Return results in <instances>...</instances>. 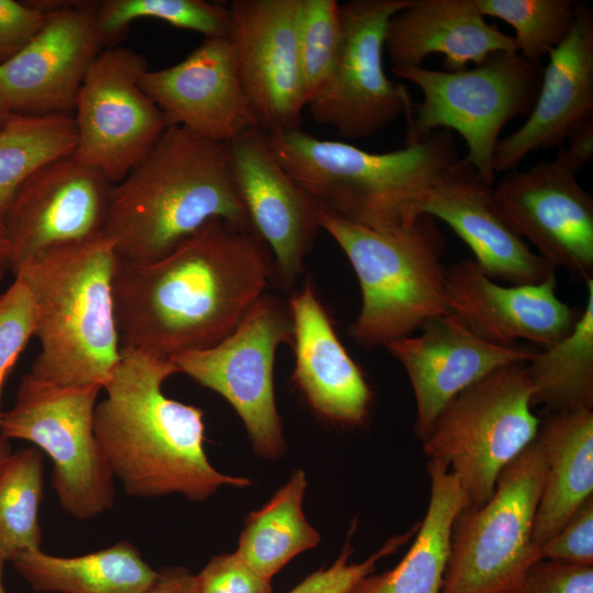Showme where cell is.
Returning <instances> with one entry per match:
<instances>
[{"label":"cell","instance_id":"cell-1","mask_svg":"<svg viewBox=\"0 0 593 593\" xmlns=\"http://www.w3.org/2000/svg\"><path fill=\"white\" fill-rule=\"evenodd\" d=\"M273 258L251 231L215 219L158 260L118 258L113 276L122 348L161 358L210 348L264 294Z\"/></svg>","mask_w":593,"mask_h":593},{"label":"cell","instance_id":"cell-2","mask_svg":"<svg viewBox=\"0 0 593 593\" xmlns=\"http://www.w3.org/2000/svg\"><path fill=\"white\" fill-rule=\"evenodd\" d=\"M175 373L170 359L121 347L93 414L94 435L112 475L131 496L181 494L197 502L224 485H250L249 479L211 465L203 448L204 412L163 391Z\"/></svg>","mask_w":593,"mask_h":593},{"label":"cell","instance_id":"cell-3","mask_svg":"<svg viewBox=\"0 0 593 593\" xmlns=\"http://www.w3.org/2000/svg\"><path fill=\"white\" fill-rule=\"evenodd\" d=\"M215 219L254 232L234 182L227 144L172 125L111 187L103 235L120 260L146 264Z\"/></svg>","mask_w":593,"mask_h":593},{"label":"cell","instance_id":"cell-4","mask_svg":"<svg viewBox=\"0 0 593 593\" xmlns=\"http://www.w3.org/2000/svg\"><path fill=\"white\" fill-rule=\"evenodd\" d=\"M118 262L104 235L47 249L12 272L35 303L41 351L30 373L58 385L102 388L121 355L113 276Z\"/></svg>","mask_w":593,"mask_h":593},{"label":"cell","instance_id":"cell-5","mask_svg":"<svg viewBox=\"0 0 593 593\" xmlns=\"http://www.w3.org/2000/svg\"><path fill=\"white\" fill-rule=\"evenodd\" d=\"M278 161L322 211L387 227L411 223L433 184L459 160L452 134L437 130L385 153L318 138L301 128L267 135Z\"/></svg>","mask_w":593,"mask_h":593},{"label":"cell","instance_id":"cell-6","mask_svg":"<svg viewBox=\"0 0 593 593\" xmlns=\"http://www.w3.org/2000/svg\"><path fill=\"white\" fill-rule=\"evenodd\" d=\"M318 222L348 258L359 281L361 309L349 328L365 348L384 346L448 311L445 240L436 219L368 227L318 209Z\"/></svg>","mask_w":593,"mask_h":593},{"label":"cell","instance_id":"cell-7","mask_svg":"<svg viewBox=\"0 0 593 593\" xmlns=\"http://www.w3.org/2000/svg\"><path fill=\"white\" fill-rule=\"evenodd\" d=\"M526 362L501 367L450 400L422 439L429 460L448 466L466 506L479 507L494 493L500 473L535 439Z\"/></svg>","mask_w":593,"mask_h":593},{"label":"cell","instance_id":"cell-8","mask_svg":"<svg viewBox=\"0 0 593 593\" xmlns=\"http://www.w3.org/2000/svg\"><path fill=\"white\" fill-rule=\"evenodd\" d=\"M540 63L517 52L491 55L459 71L423 66L391 67L399 79L415 85L423 101L409 119L406 139H423L437 130L455 131L465 141L463 158L490 186H494L493 159L500 133L517 116H528L542 77Z\"/></svg>","mask_w":593,"mask_h":593},{"label":"cell","instance_id":"cell-9","mask_svg":"<svg viewBox=\"0 0 593 593\" xmlns=\"http://www.w3.org/2000/svg\"><path fill=\"white\" fill-rule=\"evenodd\" d=\"M546 473L535 439L500 473L491 499L457 515L441 593H519L539 559L533 541Z\"/></svg>","mask_w":593,"mask_h":593},{"label":"cell","instance_id":"cell-10","mask_svg":"<svg viewBox=\"0 0 593 593\" xmlns=\"http://www.w3.org/2000/svg\"><path fill=\"white\" fill-rule=\"evenodd\" d=\"M101 385H58L25 373L13 405L2 413L0 435L20 439L53 462L52 488L64 512L92 519L111 510L114 485L93 429Z\"/></svg>","mask_w":593,"mask_h":593},{"label":"cell","instance_id":"cell-11","mask_svg":"<svg viewBox=\"0 0 593 593\" xmlns=\"http://www.w3.org/2000/svg\"><path fill=\"white\" fill-rule=\"evenodd\" d=\"M289 305L262 294L235 329L216 345L172 357L178 372L222 395L244 423L255 452L272 459L284 449L273 389L281 343L292 344Z\"/></svg>","mask_w":593,"mask_h":593},{"label":"cell","instance_id":"cell-12","mask_svg":"<svg viewBox=\"0 0 593 593\" xmlns=\"http://www.w3.org/2000/svg\"><path fill=\"white\" fill-rule=\"evenodd\" d=\"M146 58L125 47L102 49L78 91L74 156L115 184L155 147L170 126L139 85Z\"/></svg>","mask_w":593,"mask_h":593},{"label":"cell","instance_id":"cell-13","mask_svg":"<svg viewBox=\"0 0 593 593\" xmlns=\"http://www.w3.org/2000/svg\"><path fill=\"white\" fill-rule=\"evenodd\" d=\"M411 1L350 0L340 4V55L329 82L307 104L315 123L333 127L345 138L360 139L412 113L405 86L389 79L383 67L388 23Z\"/></svg>","mask_w":593,"mask_h":593},{"label":"cell","instance_id":"cell-14","mask_svg":"<svg viewBox=\"0 0 593 593\" xmlns=\"http://www.w3.org/2000/svg\"><path fill=\"white\" fill-rule=\"evenodd\" d=\"M493 192L510 224L542 259L574 280L593 279V197L558 154L505 172Z\"/></svg>","mask_w":593,"mask_h":593},{"label":"cell","instance_id":"cell-15","mask_svg":"<svg viewBox=\"0 0 593 593\" xmlns=\"http://www.w3.org/2000/svg\"><path fill=\"white\" fill-rule=\"evenodd\" d=\"M301 0H234L228 36L237 75L267 135L300 128L306 107L298 54Z\"/></svg>","mask_w":593,"mask_h":593},{"label":"cell","instance_id":"cell-16","mask_svg":"<svg viewBox=\"0 0 593 593\" xmlns=\"http://www.w3.org/2000/svg\"><path fill=\"white\" fill-rule=\"evenodd\" d=\"M111 187L74 155L34 172L16 192L2 224L10 269L47 249L103 235Z\"/></svg>","mask_w":593,"mask_h":593},{"label":"cell","instance_id":"cell-17","mask_svg":"<svg viewBox=\"0 0 593 593\" xmlns=\"http://www.w3.org/2000/svg\"><path fill=\"white\" fill-rule=\"evenodd\" d=\"M226 144L234 182L253 231L272 254L271 280L288 289L302 273L304 259L322 230L318 206L278 161L264 131L248 128Z\"/></svg>","mask_w":593,"mask_h":593},{"label":"cell","instance_id":"cell-18","mask_svg":"<svg viewBox=\"0 0 593 593\" xmlns=\"http://www.w3.org/2000/svg\"><path fill=\"white\" fill-rule=\"evenodd\" d=\"M44 5L48 14L41 31L0 65V97L13 114L67 115L101 52L97 4Z\"/></svg>","mask_w":593,"mask_h":593},{"label":"cell","instance_id":"cell-19","mask_svg":"<svg viewBox=\"0 0 593 593\" xmlns=\"http://www.w3.org/2000/svg\"><path fill=\"white\" fill-rule=\"evenodd\" d=\"M556 290L557 277L538 284L501 286L470 258L446 268L448 311L497 346L527 340L544 349L566 338L581 311L561 301Z\"/></svg>","mask_w":593,"mask_h":593},{"label":"cell","instance_id":"cell-20","mask_svg":"<svg viewBox=\"0 0 593 593\" xmlns=\"http://www.w3.org/2000/svg\"><path fill=\"white\" fill-rule=\"evenodd\" d=\"M139 85L170 126L221 143L258 127L228 37L204 38L181 61L158 70L148 68Z\"/></svg>","mask_w":593,"mask_h":593},{"label":"cell","instance_id":"cell-21","mask_svg":"<svg viewBox=\"0 0 593 593\" xmlns=\"http://www.w3.org/2000/svg\"><path fill=\"white\" fill-rule=\"evenodd\" d=\"M419 329V335L392 340L384 347L411 381L417 409L415 432L421 439L462 390L501 367L529 361L538 351L523 345L489 343L451 312L430 318Z\"/></svg>","mask_w":593,"mask_h":593},{"label":"cell","instance_id":"cell-22","mask_svg":"<svg viewBox=\"0 0 593 593\" xmlns=\"http://www.w3.org/2000/svg\"><path fill=\"white\" fill-rule=\"evenodd\" d=\"M419 214L441 220L469 246L474 262L491 279L508 284H538L556 269L533 251L500 208L493 186L459 159L433 184Z\"/></svg>","mask_w":593,"mask_h":593},{"label":"cell","instance_id":"cell-23","mask_svg":"<svg viewBox=\"0 0 593 593\" xmlns=\"http://www.w3.org/2000/svg\"><path fill=\"white\" fill-rule=\"evenodd\" d=\"M592 118L593 14L579 2L571 30L548 55L533 110L521 127L496 145L494 172L516 169L535 150L560 147Z\"/></svg>","mask_w":593,"mask_h":593},{"label":"cell","instance_id":"cell-24","mask_svg":"<svg viewBox=\"0 0 593 593\" xmlns=\"http://www.w3.org/2000/svg\"><path fill=\"white\" fill-rule=\"evenodd\" d=\"M288 305L293 326L295 385L323 418L340 425H360L368 417L372 391L337 337L313 287L306 283Z\"/></svg>","mask_w":593,"mask_h":593},{"label":"cell","instance_id":"cell-25","mask_svg":"<svg viewBox=\"0 0 593 593\" xmlns=\"http://www.w3.org/2000/svg\"><path fill=\"white\" fill-rule=\"evenodd\" d=\"M384 48L392 67H418L429 55L440 54L447 71L516 52L513 35L488 23L475 0H412L390 19Z\"/></svg>","mask_w":593,"mask_h":593},{"label":"cell","instance_id":"cell-26","mask_svg":"<svg viewBox=\"0 0 593 593\" xmlns=\"http://www.w3.org/2000/svg\"><path fill=\"white\" fill-rule=\"evenodd\" d=\"M536 439L546 461L533 530L539 547L593 496V411L547 413Z\"/></svg>","mask_w":593,"mask_h":593},{"label":"cell","instance_id":"cell-27","mask_svg":"<svg viewBox=\"0 0 593 593\" xmlns=\"http://www.w3.org/2000/svg\"><path fill=\"white\" fill-rule=\"evenodd\" d=\"M429 501L414 541L392 570L366 577L351 593H441L454 522L466 506L448 466L429 460Z\"/></svg>","mask_w":593,"mask_h":593},{"label":"cell","instance_id":"cell-28","mask_svg":"<svg viewBox=\"0 0 593 593\" xmlns=\"http://www.w3.org/2000/svg\"><path fill=\"white\" fill-rule=\"evenodd\" d=\"M11 562L38 593H145L157 575L128 541L75 557L54 556L40 548Z\"/></svg>","mask_w":593,"mask_h":593},{"label":"cell","instance_id":"cell-29","mask_svg":"<svg viewBox=\"0 0 593 593\" xmlns=\"http://www.w3.org/2000/svg\"><path fill=\"white\" fill-rule=\"evenodd\" d=\"M306 486L305 472L295 470L272 497L245 521L235 552L267 580L271 581L291 559L320 541V534L302 511Z\"/></svg>","mask_w":593,"mask_h":593},{"label":"cell","instance_id":"cell-30","mask_svg":"<svg viewBox=\"0 0 593 593\" xmlns=\"http://www.w3.org/2000/svg\"><path fill=\"white\" fill-rule=\"evenodd\" d=\"M585 284V305L573 331L526 362L533 405L547 413L593 407V279Z\"/></svg>","mask_w":593,"mask_h":593},{"label":"cell","instance_id":"cell-31","mask_svg":"<svg viewBox=\"0 0 593 593\" xmlns=\"http://www.w3.org/2000/svg\"><path fill=\"white\" fill-rule=\"evenodd\" d=\"M74 118L64 114H11L0 127V227L22 184L40 168L72 155Z\"/></svg>","mask_w":593,"mask_h":593},{"label":"cell","instance_id":"cell-32","mask_svg":"<svg viewBox=\"0 0 593 593\" xmlns=\"http://www.w3.org/2000/svg\"><path fill=\"white\" fill-rule=\"evenodd\" d=\"M44 459L34 446L13 451L0 472V557L7 562L41 548Z\"/></svg>","mask_w":593,"mask_h":593},{"label":"cell","instance_id":"cell-33","mask_svg":"<svg viewBox=\"0 0 593 593\" xmlns=\"http://www.w3.org/2000/svg\"><path fill=\"white\" fill-rule=\"evenodd\" d=\"M156 19L175 27L200 33L204 38L228 37L227 7L204 0H105L96 5V27L102 45H115L130 24Z\"/></svg>","mask_w":593,"mask_h":593},{"label":"cell","instance_id":"cell-34","mask_svg":"<svg viewBox=\"0 0 593 593\" xmlns=\"http://www.w3.org/2000/svg\"><path fill=\"white\" fill-rule=\"evenodd\" d=\"M483 16L500 19L511 25L516 52L540 63L568 35L579 2L573 0H475Z\"/></svg>","mask_w":593,"mask_h":593},{"label":"cell","instance_id":"cell-35","mask_svg":"<svg viewBox=\"0 0 593 593\" xmlns=\"http://www.w3.org/2000/svg\"><path fill=\"white\" fill-rule=\"evenodd\" d=\"M343 38L342 8L336 0H301L298 54L306 107L329 82Z\"/></svg>","mask_w":593,"mask_h":593},{"label":"cell","instance_id":"cell-36","mask_svg":"<svg viewBox=\"0 0 593 593\" xmlns=\"http://www.w3.org/2000/svg\"><path fill=\"white\" fill-rule=\"evenodd\" d=\"M35 303L18 278L0 295V421L2 392L7 378L29 340L34 336Z\"/></svg>","mask_w":593,"mask_h":593},{"label":"cell","instance_id":"cell-37","mask_svg":"<svg viewBox=\"0 0 593 593\" xmlns=\"http://www.w3.org/2000/svg\"><path fill=\"white\" fill-rule=\"evenodd\" d=\"M418 524L404 534L389 538L384 545L361 562L350 561L354 549L350 536L338 558L328 568H322L294 586L289 593H351L354 589L376 570L377 563L395 552L415 535Z\"/></svg>","mask_w":593,"mask_h":593},{"label":"cell","instance_id":"cell-38","mask_svg":"<svg viewBox=\"0 0 593 593\" xmlns=\"http://www.w3.org/2000/svg\"><path fill=\"white\" fill-rule=\"evenodd\" d=\"M194 593H271V583L236 552H225L212 557L194 575Z\"/></svg>","mask_w":593,"mask_h":593},{"label":"cell","instance_id":"cell-39","mask_svg":"<svg viewBox=\"0 0 593 593\" xmlns=\"http://www.w3.org/2000/svg\"><path fill=\"white\" fill-rule=\"evenodd\" d=\"M541 559L593 566V496L552 537L539 546Z\"/></svg>","mask_w":593,"mask_h":593},{"label":"cell","instance_id":"cell-40","mask_svg":"<svg viewBox=\"0 0 593 593\" xmlns=\"http://www.w3.org/2000/svg\"><path fill=\"white\" fill-rule=\"evenodd\" d=\"M47 8L37 2L0 0V65L24 48L41 31Z\"/></svg>","mask_w":593,"mask_h":593},{"label":"cell","instance_id":"cell-41","mask_svg":"<svg viewBox=\"0 0 593 593\" xmlns=\"http://www.w3.org/2000/svg\"><path fill=\"white\" fill-rule=\"evenodd\" d=\"M519 593H593V566L539 559L527 571Z\"/></svg>","mask_w":593,"mask_h":593},{"label":"cell","instance_id":"cell-42","mask_svg":"<svg viewBox=\"0 0 593 593\" xmlns=\"http://www.w3.org/2000/svg\"><path fill=\"white\" fill-rule=\"evenodd\" d=\"M557 154L578 175L593 157V118L575 127Z\"/></svg>","mask_w":593,"mask_h":593},{"label":"cell","instance_id":"cell-43","mask_svg":"<svg viewBox=\"0 0 593 593\" xmlns=\"http://www.w3.org/2000/svg\"><path fill=\"white\" fill-rule=\"evenodd\" d=\"M145 593H194V574L180 566L161 568Z\"/></svg>","mask_w":593,"mask_h":593},{"label":"cell","instance_id":"cell-44","mask_svg":"<svg viewBox=\"0 0 593 593\" xmlns=\"http://www.w3.org/2000/svg\"><path fill=\"white\" fill-rule=\"evenodd\" d=\"M12 452L10 440L0 435V472Z\"/></svg>","mask_w":593,"mask_h":593},{"label":"cell","instance_id":"cell-45","mask_svg":"<svg viewBox=\"0 0 593 593\" xmlns=\"http://www.w3.org/2000/svg\"><path fill=\"white\" fill-rule=\"evenodd\" d=\"M9 257V244L3 232V228L0 227V258L8 259Z\"/></svg>","mask_w":593,"mask_h":593},{"label":"cell","instance_id":"cell-46","mask_svg":"<svg viewBox=\"0 0 593 593\" xmlns=\"http://www.w3.org/2000/svg\"><path fill=\"white\" fill-rule=\"evenodd\" d=\"M12 113L3 102L2 98L0 97V127L3 125V123L9 119V116Z\"/></svg>","mask_w":593,"mask_h":593},{"label":"cell","instance_id":"cell-47","mask_svg":"<svg viewBox=\"0 0 593 593\" xmlns=\"http://www.w3.org/2000/svg\"><path fill=\"white\" fill-rule=\"evenodd\" d=\"M7 269H10L8 259L0 258V282L3 279Z\"/></svg>","mask_w":593,"mask_h":593},{"label":"cell","instance_id":"cell-48","mask_svg":"<svg viewBox=\"0 0 593 593\" xmlns=\"http://www.w3.org/2000/svg\"><path fill=\"white\" fill-rule=\"evenodd\" d=\"M5 561L0 557V593H9L3 584L2 574Z\"/></svg>","mask_w":593,"mask_h":593}]
</instances>
